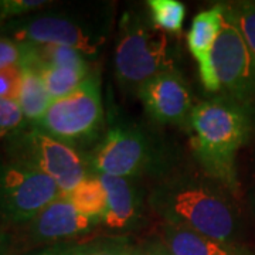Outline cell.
<instances>
[{
  "label": "cell",
  "instance_id": "cell-9",
  "mask_svg": "<svg viewBox=\"0 0 255 255\" xmlns=\"http://www.w3.org/2000/svg\"><path fill=\"white\" fill-rule=\"evenodd\" d=\"M211 63L223 95L251 105L255 98V57L226 13L211 51Z\"/></svg>",
  "mask_w": 255,
  "mask_h": 255
},
{
  "label": "cell",
  "instance_id": "cell-11",
  "mask_svg": "<svg viewBox=\"0 0 255 255\" xmlns=\"http://www.w3.org/2000/svg\"><path fill=\"white\" fill-rule=\"evenodd\" d=\"M101 221L84 216L61 194L28 223V236L36 243H60L88 234Z\"/></svg>",
  "mask_w": 255,
  "mask_h": 255
},
{
  "label": "cell",
  "instance_id": "cell-15",
  "mask_svg": "<svg viewBox=\"0 0 255 255\" xmlns=\"http://www.w3.org/2000/svg\"><path fill=\"white\" fill-rule=\"evenodd\" d=\"M17 102L30 125H37L53 102L40 74L31 65H21Z\"/></svg>",
  "mask_w": 255,
  "mask_h": 255
},
{
  "label": "cell",
  "instance_id": "cell-22",
  "mask_svg": "<svg viewBox=\"0 0 255 255\" xmlns=\"http://www.w3.org/2000/svg\"><path fill=\"white\" fill-rule=\"evenodd\" d=\"M46 4H48V1L44 0H0V27L24 17Z\"/></svg>",
  "mask_w": 255,
  "mask_h": 255
},
{
  "label": "cell",
  "instance_id": "cell-5",
  "mask_svg": "<svg viewBox=\"0 0 255 255\" xmlns=\"http://www.w3.org/2000/svg\"><path fill=\"white\" fill-rule=\"evenodd\" d=\"M9 159L26 164L54 180L64 196L92 174L87 156L74 146L50 136L34 125H27L7 139Z\"/></svg>",
  "mask_w": 255,
  "mask_h": 255
},
{
  "label": "cell",
  "instance_id": "cell-25",
  "mask_svg": "<svg viewBox=\"0 0 255 255\" xmlns=\"http://www.w3.org/2000/svg\"><path fill=\"white\" fill-rule=\"evenodd\" d=\"M87 244H60L34 255H85Z\"/></svg>",
  "mask_w": 255,
  "mask_h": 255
},
{
  "label": "cell",
  "instance_id": "cell-23",
  "mask_svg": "<svg viewBox=\"0 0 255 255\" xmlns=\"http://www.w3.org/2000/svg\"><path fill=\"white\" fill-rule=\"evenodd\" d=\"M26 60V44L0 34V71L21 67Z\"/></svg>",
  "mask_w": 255,
  "mask_h": 255
},
{
  "label": "cell",
  "instance_id": "cell-3",
  "mask_svg": "<svg viewBox=\"0 0 255 255\" xmlns=\"http://www.w3.org/2000/svg\"><path fill=\"white\" fill-rule=\"evenodd\" d=\"M92 172L139 180L174 172L173 150L156 133L128 121H112L104 136L87 155Z\"/></svg>",
  "mask_w": 255,
  "mask_h": 255
},
{
  "label": "cell",
  "instance_id": "cell-12",
  "mask_svg": "<svg viewBox=\"0 0 255 255\" xmlns=\"http://www.w3.org/2000/svg\"><path fill=\"white\" fill-rule=\"evenodd\" d=\"M97 174V173H95ZM107 194L104 226L117 231L140 227L145 220V191L135 179L98 174Z\"/></svg>",
  "mask_w": 255,
  "mask_h": 255
},
{
  "label": "cell",
  "instance_id": "cell-24",
  "mask_svg": "<svg viewBox=\"0 0 255 255\" xmlns=\"http://www.w3.org/2000/svg\"><path fill=\"white\" fill-rule=\"evenodd\" d=\"M21 78V67L0 71V98L17 101Z\"/></svg>",
  "mask_w": 255,
  "mask_h": 255
},
{
  "label": "cell",
  "instance_id": "cell-2",
  "mask_svg": "<svg viewBox=\"0 0 255 255\" xmlns=\"http://www.w3.org/2000/svg\"><path fill=\"white\" fill-rule=\"evenodd\" d=\"M189 130L191 147L201 170L230 193L238 190L237 155L253 130L251 105L226 95L194 107Z\"/></svg>",
  "mask_w": 255,
  "mask_h": 255
},
{
  "label": "cell",
  "instance_id": "cell-7",
  "mask_svg": "<svg viewBox=\"0 0 255 255\" xmlns=\"http://www.w3.org/2000/svg\"><path fill=\"white\" fill-rule=\"evenodd\" d=\"M61 194L54 180L36 169L10 159L0 162V220L28 224Z\"/></svg>",
  "mask_w": 255,
  "mask_h": 255
},
{
  "label": "cell",
  "instance_id": "cell-10",
  "mask_svg": "<svg viewBox=\"0 0 255 255\" xmlns=\"http://www.w3.org/2000/svg\"><path fill=\"white\" fill-rule=\"evenodd\" d=\"M145 112L157 125H173L189 130L194 104L187 84L174 68L156 75L137 92Z\"/></svg>",
  "mask_w": 255,
  "mask_h": 255
},
{
  "label": "cell",
  "instance_id": "cell-19",
  "mask_svg": "<svg viewBox=\"0 0 255 255\" xmlns=\"http://www.w3.org/2000/svg\"><path fill=\"white\" fill-rule=\"evenodd\" d=\"M224 13L238 28L250 51L255 57V1H236L223 4Z\"/></svg>",
  "mask_w": 255,
  "mask_h": 255
},
{
  "label": "cell",
  "instance_id": "cell-18",
  "mask_svg": "<svg viewBox=\"0 0 255 255\" xmlns=\"http://www.w3.org/2000/svg\"><path fill=\"white\" fill-rule=\"evenodd\" d=\"M149 18L157 30L180 34L186 18V6L179 0H149Z\"/></svg>",
  "mask_w": 255,
  "mask_h": 255
},
{
  "label": "cell",
  "instance_id": "cell-20",
  "mask_svg": "<svg viewBox=\"0 0 255 255\" xmlns=\"http://www.w3.org/2000/svg\"><path fill=\"white\" fill-rule=\"evenodd\" d=\"M27 125L17 101L0 98V139H10Z\"/></svg>",
  "mask_w": 255,
  "mask_h": 255
},
{
  "label": "cell",
  "instance_id": "cell-17",
  "mask_svg": "<svg viewBox=\"0 0 255 255\" xmlns=\"http://www.w3.org/2000/svg\"><path fill=\"white\" fill-rule=\"evenodd\" d=\"M65 196L84 216L104 223L107 211V194L98 174H90L71 193Z\"/></svg>",
  "mask_w": 255,
  "mask_h": 255
},
{
  "label": "cell",
  "instance_id": "cell-27",
  "mask_svg": "<svg viewBox=\"0 0 255 255\" xmlns=\"http://www.w3.org/2000/svg\"><path fill=\"white\" fill-rule=\"evenodd\" d=\"M251 206H253V210H254V213H255V191H254V194L251 196Z\"/></svg>",
  "mask_w": 255,
  "mask_h": 255
},
{
  "label": "cell",
  "instance_id": "cell-4",
  "mask_svg": "<svg viewBox=\"0 0 255 255\" xmlns=\"http://www.w3.org/2000/svg\"><path fill=\"white\" fill-rule=\"evenodd\" d=\"M114 67L119 87L137 95L146 82L174 68L166 33L140 13H125L119 24Z\"/></svg>",
  "mask_w": 255,
  "mask_h": 255
},
{
  "label": "cell",
  "instance_id": "cell-1",
  "mask_svg": "<svg viewBox=\"0 0 255 255\" xmlns=\"http://www.w3.org/2000/svg\"><path fill=\"white\" fill-rule=\"evenodd\" d=\"M228 193L206 174L173 172L156 183L147 206L164 224L238 244L241 220Z\"/></svg>",
  "mask_w": 255,
  "mask_h": 255
},
{
  "label": "cell",
  "instance_id": "cell-8",
  "mask_svg": "<svg viewBox=\"0 0 255 255\" xmlns=\"http://www.w3.org/2000/svg\"><path fill=\"white\" fill-rule=\"evenodd\" d=\"M0 33L17 43L74 48L84 55L98 53L105 37L100 28L80 18L61 14L21 17L0 27Z\"/></svg>",
  "mask_w": 255,
  "mask_h": 255
},
{
  "label": "cell",
  "instance_id": "cell-6",
  "mask_svg": "<svg viewBox=\"0 0 255 255\" xmlns=\"http://www.w3.org/2000/svg\"><path fill=\"white\" fill-rule=\"evenodd\" d=\"M34 127L74 147L97 145L105 129L98 74H91L70 95L53 100L44 117Z\"/></svg>",
  "mask_w": 255,
  "mask_h": 255
},
{
  "label": "cell",
  "instance_id": "cell-26",
  "mask_svg": "<svg viewBox=\"0 0 255 255\" xmlns=\"http://www.w3.org/2000/svg\"><path fill=\"white\" fill-rule=\"evenodd\" d=\"M142 255H172L170 251L164 247V244L160 241H153L147 243V246L142 248Z\"/></svg>",
  "mask_w": 255,
  "mask_h": 255
},
{
  "label": "cell",
  "instance_id": "cell-13",
  "mask_svg": "<svg viewBox=\"0 0 255 255\" xmlns=\"http://www.w3.org/2000/svg\"><path fill=\"white\" fill-rule=\"evenodd\" d=\"M224 17L223 4H214L213 7L203 10L191 21L187 33V48L197 61L201 84L210 92H219V81L211 63V51L217 40Z\"/></svg>",
  "mask_w": 255,
  "mask_h": 255
},
{
  "label": "cell",
  "instance_id": "cell-21",
  "mask_svg": "<svg viewBox=\"0 0 255 255\" xmlns=\"http://www.w3.org/2000/svg\"><path fill=\"white\" fill-rule=\"evenodd\" d=\"M85 255H142V248L127 237L104 238L88 243Z\"/></svg>",
  "mask_w": 255,
  "mask_h": 255
},
{
  "label": "cell",
  "instance_id": "cell-16",
  "mask_svg": "<svg viewBox=\"0 0 255 255\" xmlns=\"http://www.w3.org/2000/svg\"><path fill=\"white\" fill-rule=\"evenodd\" d=\"M24 65H31V64H24ZM31 67L36 68L37 73L40 74L51 100H58L70 95L77 88H80L82 82L92 74L91 70H81L68 65L33 64Z\"/></svg>",
  "mask_w": 255,
  "mask_h": 255
},
{
  "label": "cell",
  "instance_id": "cell-14",
  "mask_svg": "<svg viewBox=\"0 0 255 255\" xmlns=\"http://www.w3.org/2000/svg\"><path fill=\"white\" fill-rule=\"evenodd\" d=\"M162 243L172 255H254L237 243L214 240L172 224H163Z\"/></svg>",
  "mask_w": 255,
  "mask_h": 255
}]
</instances>
